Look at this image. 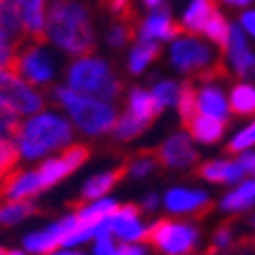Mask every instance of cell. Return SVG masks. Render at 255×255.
<instances>
[{"label": "cell", "instance_id": "1", "mask_svg": "<svg viewBox=\"0 0 255 255\" xmlns=\"http://www.w3.org/2000/svg\"><path fill=\"white\" fill-rule=\"evenodd\" d=\"M47 33L73 56H89L94 52V28L85 5L70 0H54L47 9Z\"/></svg>", "mask_w": 255, "mask_h": 255}, {"label": "cell", "instance_id": "2", "mask_svg": "<svg viewBox=\"0 0 255 255\" xmlns=\"http://www.w3.org/2000/svg\"><path fill=\"white\" fill-rule=\"evenodd\" d=\"M73 140V127L56 113H42L21 124V131L14 138L19 155L23 159H38L52 150L66 147Z\"/></svg>", "mask_w": 255, "mask_h": 255}, {"label": "cell", "instance_id": "3", "mask_svg": "<svg viewBox=\"0 0 255 255\" xmlns=\"http://www.w3.org/2000/svg\"><path fill=\"white\" fill-rule=\"evenodd\" d=\"M56 101L70 113L73 122L89 136H101L110 131L117 122L115 108L106 101L92 99L89 94H80L70 87H56L54 89Z\"/></svg>", "mask_w": 255, "mask_h": 255}, {"label": "cell", "instance_id": "4", "mask_svg": "<svg viewBox=\"0 0 255 255\" xmlns=\"http://www.w3.org/2000/svg\"><path fill=\"white\" fill-rule=\"evenodd\" d=\"M68 85L80 94L99 96L103 101H113L122 94V80L117 78L113 68L103 59L82 56L68 68Z\"/></svg>", "mask_w": 255, "mask_h": 255}, {"label": "cell", "instance_id": "5", "mask_svg": "<svg viewBox=\"0 0 255 255\" xmlns=\"http://www.w3.org/2000/svg\"><path fill=\"white\" fill-rule=\"evenodd\" d=\"M145 239L164 255H185L190 253L199 239V232L194 225L171 223V220H157L147 227Z\"/></svg>", "mask_w": 255, "mask_h": 255}, {"label": "cell", "instance_id": "6", "mask_svg": "<svg viewBox=\"0 0 255 255\" xmlns=\"http://www.w3.org/2000/svg\"><path fill=\"white\" fill-rule=\"evenodd\" d=\"M2 70H9V73L19 75L21 80H28L33 85H47L54 78V61L42 49V45H23L16 49V54L12 56L7 68Z\"/></svg>", "mask_w": 255, "mask_h": 255}, {"label": "cell", "instance_id": "7", "mask_svg": "<svg viewBox=\"0 0 255 255\" xmlns=\"http://www.w3.org/2000/svg\"><path fill=\"white\" fill-rule=\"evenodd\" d=\"M0 103L9 106L19 115H35L45 108V99L26 85L19 75L0 68Z\"/></svg>", "mask_w": 255, "mask_h": 255}, {"label": "cell", "instance_id": "8", "mask_svg": "<svg viewBox=\"0 0 255 255\" xmlns=\"http://www.w3.org/2000/svg\"><path fill=\"white\" fill-rule=\"evenodd\" d=\"M89 159V147L82 145V143H75V145H68L59 157H52V159H45L38 169V178H40V187L47 190V187L56 185L59 180L73 173L75 169H80L82 164Z\"/></svg>", "mask_w": 255, "mask_h": 255}, {"label": "cell", "instance_id": "9", "mask_svg": "<svg viewBox=\"0 0 255 255\" xmlns=\"http://www.w3.org/2000/svg\"><path fill=\"white\" fill-rule=\"evenodd\" d=\"M216 61L218 59L213 56L211 47L199 42L197 38H178L171 47V63L183 73L199 75L201 70H206Z\"/></svg>", "mask_w": 255, "mask_h": 255}, {"label": "cell", "instance_id": "10", "mask_svg": "<svg viewBox=\"0 0 255 255\" xmlns=\"http://www.w3.org/2000/svg\"><path fill=\"white\" fill-rule=\"evenodd\" d=\"M75 225H78V218L68 216V218H63V220H59V223L45 227V230L26 234V237H23V248H26L28 253H35V255L54 253L59 246H63L66 237L73 232Z\"/></svg>", "mask_w": 255, "mask_h": 255}, {"label": "cell", "instance_id": "11", "mask_svg": "<svg viewBox=\"0 0 255 255\" xmlns=\"http://www.w3.org/2000/svg\"><path fill=\"white\" fill-rule=\"evenodd\" d=\"M21 16V28L26 45H45L47 21H45V0H14Z\"/></svg>", "mask_w": 255, "mask_h": 255}, {"label": "cell", "instance_id": "12", "mask_svg": "<svg viewBox=\"0 0 255 255\" xmlns=\"http://www.w3.org/2000/svg\"><path fill=\"white\" fill-rule=\"evenodd\" d=\"M155 152L159 164L171 166V169H185V166L197 162V150H194L190 136H185V133H173Z\"/></svg>", "mask_w": 255, "mask_h": 255}, {"label": "cell", "instance_id": "13", "mask_svg": "<svg viewBox=\"0 0 255 255\" xmlns=\"http://www.w3.org/2000/svg\"><path fill=\"white\" fill-rule=\"evenodd\" d=\"M183 31V23L171 19V7L164 2L159 9H152V14L138 26V40H173Z\"/></svg>", "mask_w": 255, "mask_h": 255}, {"label": "cell", "instance_id": "14", "mask_svg": "<svg viewBox=\"0 0 255 255\" xmlns=\"http://www.w3.org/2000/svg\"><path fill=\"white\" fill-rule=\"evenodd\" d=\"M227 56L232 61L234 70L241 78L255 80V54L248 49L246 35L241 33V26H232L230 28V45H227Z\"/></svg>", "mask_w": 255, "mask_h": 255}, {"label": "cell", "instance_id": "15", "mask_svg": "<svg viewBox=\"0 0 255 255\" xmlns=\"http://www.w3.org/2000/svg\"><path fill=\"white\" fill-rule=\"evenodd\" d=\"M110 232L129 244V241L143 239L147 227H143V223H140L136 206H122L115 213H110Z\"/></svg>", "mask_w": 255, "mask_h": 255}, {"label": "cell", "instance_id": "16", "mask_svg": "<svg viewBox=\"0 0 255 255\" xmlns=\"http://www.w3.org/2000/svg\"><path fill=\"white\" fill-rule=\"evenodd\" d=\"M164 206L171 213H197L209 206V194L201 190H185V187H173L164 197Z\"/></svg>", "mask_w": 255, "mask_h": 255}, {"label": "cell", "instance_id": "17", "mask_svg": "<svg viewBox=\"0 0 255 255\" xmlns=\"http://www.w3.org/2000/svg\"><path fill=\"white\" fill-rule=\"evenodd\" d=\"M225 127H227L225 120H216V117H209V115H204V113H197V115L185 124V129L190 131V136H192L194 140H199V143H206V145L218 143V140L223 138Z\"/></svg>", "mask_w": 255, "mask_h": 255}, {"label": "cell", "instance_id": "18", "mask_svg": "<svg viewBox=\"0 0 255 255\" xmlns=\"http://www.w3.org/2000/svg\"><path fill=\"white\" fill-rule=\"evenodd\" d=\"M197 110L209 117H216V120H225V122H227L230 103L225 99V94L211 82V85H204L199 92H197Z\"/></svg>", "mask_w": 255, "mask_h": 255}, {"label": "cell", "instance_id": "19", "mask_svg": "<svg viewBox=\"0 0 255 255\" xmlns=\"http://www.w3.org/2000/svg\"><path fill=\"white\" fill-rule=\"evenodd\" d=\"M124 173H127V166H117V169H113V171H103V173L92 176L87 180V185L82 187L80 201L89 204V201H96V199H101V197H106V194L110 192V187H115L117 180H120Z\"/></svg>", "mask_w": 255, "mask_h": 255}, {"label": "cell", "instance_id": "20", "mask_svg": "<svg viewBox=\"0 0 255 255\" xmlns=\"http://www.w3.org/2000/svg\"><path fill=\"white\" fill-rule=\"evenodd\" d=\"M129 113L136 120H140V122H145L150 127L159 117L162 108H159V103H157L155 96L150 92L140 89V87H133L131 92H129Z\"/></svg>", "mask_w": 255, "mask_h": 255}, {"label": "cell", "instance_id": "21", "mask_svg": "<svg viewBox=\"0 0 255 255\" xmlns=\"http://www.w3.org/2000/svg\"><path fill=\"white\" fill-rule=\"evenodd\" d=\"M2 192L7 194L9 199H31L38 192H42L40 187L38 171H26V173H16L9 176L2 185Z\"/></svg>", "mask_w": 255, "mask_h": 255}, {"label": "cell", "instance_id": "22", "mask_svg": "<svg viewBox=\"0 0 255 255\" xmlns=\"http://www.w3.org/2000/svg\"><path fill=\"white\" fill-rule=\"evenodd\" d=\"M159 54H162V47L157 40H136L131 54H129V73H133V75L143 73L147 63L159 59Z\"/></svg>", "mask_w": 255, "mask_h": 255}, {"label": "cell", "instance_id": "23", "mask_svg": "<svg viewBox=\"0 0 255 255\" xmlns=\"http://www.w3.org/2000/svg\"><path fill=\"white\" fill-rule=\"evenodd\" d=\"M213 9H216V0H192L190 9L183 16V28L190 33H204V26Z\"/></svg>", "mask_w": 255, "mask_h": 255}, {"label": "cell", "instance_id": "24", "mask_svg": "<svg viewBox=\"0 0 255 255\" xmlns=\"http://www.w3.org/2000/svg\"><path fill=\"white\" fill-rule=\"evenodd\" d=\"M230 110L239 117L255 115V87L246 85V82L234 85L230 92Z\"/></svg>", "mask_w": 255, "mask_h": 255}, {"label": "cell", "instance_id": "25", "mask_svg": "<svg viewBox=\"0 0 255 255\" xmlns=\"http://www.w3.org/2000/svg\"><path fill=\"white\" fill-rule=\"evenodd\" d=\"M230 28H232V26L227 23L223 12L213 9L209 16V21H206V26H204V35L209 40H213L223 52H227V45H230Z\"/></svg>", "mask_w": 255, "mask_h": 255}, {"label": "cell", "instance_id": "26", "mask_svg": "<svg viewBox=\"0 0 255 255\" xmlns=\"http://www.w3.org/2000/svg\"><path fill=\"white\" fill-rule=\"evenodd\" d=\"M117 209H120V206H117L115 199L101 197V199H96V201L85 204V206H82L75 216H78L80 223H92V220H103V218H108L110 213H115Z\"/></svg>", "mask_w": 255, "mask_h": 255}, {"label": "cell", "instance_id": "27", "mask_svg": "<svg viewBox=\"0 0 255 255\" xmlns=\"http://www.w3.org/2000/svg\"><path fill=\"white\" fill-rule=\"evenodd\" d=\"M255 201V180H246L241 183V187H237L234 192H230L220 201V206L225 211H244L248 209L251 204Z\"/></svg>", "mask_w": 255, "mask_h": 255}, {"label": "cell", "instance_id": "28", "mask_svg": "<svg viewBox=\"0 0 255 255\" xmlns=\"http://www.w3.org/2000/svg\"><path fill=\"white\" fill-rule=\"evenodd\" d=\"M35 213V204L26 199H12L9 204L0 206V225H14L21 223L23 218Z\"/></svg>", "mask_w": 255, "mask_h": 255}, {"label": "cell", "instance_id": "29", "mask_svg": "<svg viewBox=\"0 0 255 255\" xmlns=\"http://www.w3.org/2000/svg\"><path fill=\"white\" fill-rule=\"evenodd\" d=\"M176 106H178V113H180L183 124H187L197 113H199V110H197V89H194L192 82H183V85H180Z\"/></svg>", "mask_w": 255, "mask_h": 255}, {"label": "cell", "instance_id": "30", "mask_svg": "<svg viewBox=\"0 0 255 255\" xmlns=\"http://www.w3.org/2000/svg\"><path fill=\"white\" fill-rule=\"evenodd\" d=\"M145 129H147V124L136 120V117L127 110L122 117H117L115 127H113V133H115L117 140H131V138H136V136H140Z\"/></svg>", "mask_w": 255, "mask_h": 255}, {"label": "cell", "instance_id": "31", "mask_svg": "<svg viewBox=\"0 0 255 255\" xmlns=\"http://www.w3.org/2000/svg\"><path fill=\"white\" fill-rule=\"evenodd\" d=\"M19 159V147L12 138H0V183L7 180Z\"/></svg>", "mask_w": 255, "mask_h": 255}, {"label": "cell", "instance_id": "32", "mask_svg": "<svg viewBox=\"0 0 255 255\" xmlns=\"http://www.w3.org/2000/svg\"><path fill=\"white\" fill-rule=\"evenodd\" d=\"M21 131V120H19V113L12 110L9 106L0 103V138H12L14 140Z\"/></svg>", "mask_w": 255, "mask_h": 255}, {"label": "cell", "instance_id": "33", "mask_svg": "<svg viewBox=\"0 0 255 255\" xmlns=\"http://www.w3.org/2000/svg\"><path fill=\"white\" fill-rule=\"evenodd\" d=\"M178 89H180V85H176V82H171V80H162V82H157L155 87H152V96H155V101L159 103V108H169V106H173L178 101Z\"/></svg>", "mask_w": 255, "mask_h": 255}, {"label": "cell", "instance_id": "34", "mask_svg": "<svg viewBox=\"0 0 255 255\" xmlns=\"http://www.w3.org/2000/svg\"><path fill=\"white\" fill-rule=\"evenodd\" d=\"M155 164H159V159H157V152H140L138 157H133L131 162L127 164V173H131L133 178L147 176L150 171L155 169Z\"/></svg>", "mask_w": 255, "mask_h": 255}, {"label": "cell", "instance_id": "35", "mask_svg": "<svg viewBox=\"0 0 255 255\" xmlns=\"http://www.w3.org/2000/svg\"><path fill=\"white\" fill-rule=\"evenodd\" d=\"M230 164L232 162H225V159L206 162L199 169V176L211 180V183H227V178H230Z\"/></svg>", "mask_w": 255, "mask_h": 255}, {"label": "cell", "instance_id": "36", "mask_svg": "<svg viewBox=\"0 0 255 255\" xmlns=\"http://www.w3.org/2000/svg\"><path fill=\"white\" fill-rule=\"evenodd\" d=\"M251 145H255V122H251L244 131L237 133V136L230 140L227 150H230V152H234V155H241V152H246Z\"/></svg>", "mask_w": 255, "mask_h": 255}, {"label": "cell", "instance_id": "37", "mask_svg": "<svg viewBox=\"0 0 255 255\" xmlns=\"http://www.w3.org/2000/svg\"><path fill=\"white\" fill-rule=\"evenodd\" d=\"M16 49H19V45L0 28V68H7L9 61H12V56L16 54Z\"/></svg>", "mask_w": 255, "mask_h": 255}, {"label": "cell", "instance_id": "38", "mask_svg": "<svg viewBox=\"0 0 255 255\" xmlns=\"http://www.w3.org/2000/svg\"><path fill=\"white\" fill-rule=\"evenodd\" d=\"M230 241H232V227H230V225H225V227H220V230L216 232L213 246H216L218 251H223V248L230 246Z\"/></svg>", "mask_w": 255, "mask_h": 255}, {"label": "cell", "instance_id": "39", "mask_svg": "<svg viewBox=\"0 0 255 255\" xmlns=\"http://www.w3.org/2000/svg\"><path fill=\"white\" fill-rule=\"evenodd\" d=\"M94 255H117V248L113 246V239H99L94 246Z\"/></svg>", "mask_w": 255, "mask_h": 255}, {"label": "cell", "instance_id": "40", "mask_svg": "<svg viewBox=\"0 0 255 255\" xmlns=\"http://www.w3.org/2000/svg\"><path fill=\"white\" fill-rule=\"evenodd\" d=\"M241 26H244L251 35H255V12H246V14L241 16Z\"/></svg>", "mask_w": 255, "mask_h": 255}, {"label": "cell", "instance_id": "41", "mask_svg": "<svg viewBox=\"0 0 255 255\" xmlns=\"http://www.w3.org/2000/svg\"><path fill=\"white\" fill-rule=\"evenodd\" d=\"M117 255H145V251L140 246H131V244H124L117 248Z\"/></svg>", "mask_w": 255, "mask_h": 255}, {"label": "cell", "instance_id": "42", "mask_svg": "<svg viewBox=\"0 0 255 255\" xmlns=\"http://www.w3.org/2000/svg\"><path fill=\"white\" fill-rule=\"evenodd\" d=\"M239 162L244 164L246 173H255V152H246V155H241Z\"/></svg>", "mask_w": 255, "mask_h": 255}, {"label": "cell", "instance_id": "43", "mask_svg": "<svg viewBox=\"0 0 255 255\" xmlns=\"http://www.w3.org/2000/svg\"><path fill=\"white\" fill-rule=\"evenodd\" d=\"M157 194H145V197H143V209L145 211H152V209H157Z\"/></svg>", "mask_w": 255, "mask_h": 255}, {"label": "cell", "instance_id": "44", "mask_svg": "<svg viewBox=\"0 0 255 255\" xmlns=\"http://www.w3.org/2000/svg\"><path fill=\"white\" fill-rule=\"evenodd\" d=\"M227 5H232V7H244V5H251L253 0H225Z\"/></svg>", "mask_w": 255, "mask_h": 255}, {"label": "cell", "instance_id": "45", "mask_svg": "<svg viewBox=\"0 0 255 255\" xmlns=\"http://www.w3.org/2000/svg\"><path fill=\"white\" fill-rule=\"evenodd\" d=\"M143 2H145L150 9H159L164 5V0H143Z\"/></svg>", "mask_w": 255, "mask_h": 255}, {"label": "cell", "instance_id": "46", "mask_svg": "<svg viewBox=\"0 0 255 255\" xmlns=\"http://www.w3.org/2000/svg\"><path fill=\"white\" fill-rule=\"evenodd\" d=\"M2 255H23L21 251H2Z\"/></svg>", "mask_w": 255, "mask_h": 255}, {"label": "cell", "instance_id": "47", "mask_svg": "<svg viewBox=\"0 0 255 255\" xmlns=\"http://www.w3.org/2000/svg\"><path fill=\"white\" fill-rule=\"evenodd\" d=\"M49 255H82V253H56L54 251V253H49Z\"/></svg>", "mask_w": 255, "mask_h": 255}, {"label": "cell", "instance_id": "48", "mask_svg": "<svg viewBox=\"0 0 255 255\" xmlns=\"http://www.w3.org/2000/svg\"><path fill=\"white\" fill-rule=\"evenodd\" d=\"M0 7H2V0H0Z\"/></svg>", "mask_w": 255, "mask_h": 255}, {"label": "cell", "instance_id": "49", "mask_svg": "<svg viewBox=\"0 0 255 255\" xmlns=\"http://www.w3.org/2000/svg\"><path fill=\"white\" fill-rule=\"evenodd\" d=\"M253 225H255V218H253Z\"/></svg>", "mask_w": 255, "mask_h": 255}]
</instances>
